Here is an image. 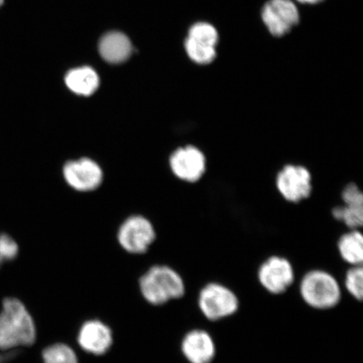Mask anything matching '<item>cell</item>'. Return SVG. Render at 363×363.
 <instances>
[{
  "label": "cell",
  "mask_w": 363,
  "mask_h": 363,
  "mask_svg": "<svg viewBox=\"0 0 363 363\" xmlns=\"http://www.w3.org/2000/svg\"><path fill=\"white\" fill-rule=\"evenodd\" d=\"M38 338V325L26 303L17 296L4 297L0 307V352L30 348Z\"/></svg>",
  "instance_id": "cell-1"
},
{
  "label": "cell",
  "mask_w": 363,
  "mask_h": 363,
  "mask_svg": "<svg viewBox=\"0 0 363 363\" xmlns=\"http://www.w3.org/2000/svg\"><path fill=\"white\" fill-rule=\"evenodd\" d=\"M139 291L152 306H162L183 298L186 285L179 272L169 265H153L140 277Z\"/></svg>",
  "instance_id": "cell-2"
},
{
  "label": "cell",
  "mask_w": 363,
  "mask_h": 363,
  "mask_svg": "<svg viewBox=\"0 0 363 363\" xmlns=\"http://www.w3.org/2000/svg\"><path fill=\"white\" fill-rule=\"evenodd\" d=\"M298 290L303 301L315 310H331L342 301V286L333 274L323 269L307 272Z\"/></svg>",
  "instance_id": "cell-3"
},
{
  "label": "cell",
  "mask_w": 363,
  "mask_h": 363,
  "mask_svg": "<svg viewBox=\"0 0 363 363\" xmlns=\"http://www.w3.org/2000/svg\"><path fill=\"white\" fill-rule=\"evenodd\" d=\"M201 314L210 321H219L233 316L239 311V298L227 286L211 282L204 285L198 295Z\"/></svg>",
  "instance_id": "cell-4"
},
{
  "label": "cell",
  "mask_w": 363,
  "mask_h": 363,
  "mask_svg": "<svg viewBox=\"0 0 363 363\" xmlns=\"http://www.w3.org/2000/svg\"><path fill=\"white\" fill-rule=\"evenodd\" d=\"M155 227L147 217L133 215L122 222L117 233L118 243L126 252L143 255L155 242Z\"/></svg>",
  "instance_id": "cell-5"
},
{
  "label": "cell",
  "mask_w": 363,
  "mask_h": 363,
  "mask_svg": "<svg viewBox=\"0 0 363 363\" xmlns=\"http://www.w3.org/2000/svg\"><path fill=\"white\" fill-rule=\"evenodd\" d=\"M276 189L289 203L306 201L313 191V178L308 167L299 164L284 165L277 174Z\"/></svg>",
  "instance_id": "cell-6"
},
{
  "label": "cell",
  "mask_w": 363,
  "mask_h": 363,
  "mask_svg": "<svg viewBox=\"0 0 363 363\" xmlns=\"http://www.w3.org/2000/svg\"><path fill=\"white\" fill-rule=\"evenodd\" d=\"M62 176L71 189L80 193L94 191L104 181L101 166L87 157L66 162L62 167Z\"/></svg>",
  "instance_id": "cell-7"
},
{
  "label": "cell",
  "mask_w": 363,
  "mask_h": 363,
  "mask_svg": "<svg viewBox=\"0 0 363 363\" xmlns=\"http://www.w3.org/2000/svg\"><path fill=\"white\" fill-rule=\"evenodd\" d=\"M170 170L177 179L195 184L203 179L207 170V158L202 150L194 145H185L171 153Z\"/></svg>",
  "instance_id": "cell-8"
},
{
  "label": "cell",
  "mask_w": 363,
  "mask_h": 363,
  "mask_svg": "<svg viewBox=\"0 0 363 363\" xmlns=\"http://www.w3.org/2000/svg\"><path fill=\"white\" fill-rule=\"evenodd\" d=\"M258 282L267 293L283 294L294 284L295 272L288 258L274 255L261 263L257 270Z\"/></svg>",
  "instance_id": "cell-9"
},
{
  "label": "cell",
  "mask_w": 363,
  "mask_h": 363,
  "mask_svg": "<svg viewBox=\"0 0 363 363\" xmlns=\"http://www.w3.org/2000/svg\"><path fill=\"white\" fill-rule=\"evenodd\" d=\"M262 19L271 35L282 38L298 24L301 16L291 0H269L262 8Z\"/></svg>",
  "instance_id": "cell-10"
},
{
  "label": "cell",
  "mask_w": 363,
  "mask_h": 363,
  "mask_svg": "<svg viewBox=\"0 0 363 363\" xmlns=\"http://www.w3.org/2000/svg\"><path fill=\"white\" fill-rule=\"evenodd\" d=\"M77 343L89 355L101 357L111 350L113 344V333L110 325L99 319L84 322L77 333Z\"/></svg>",
  "instance_id": "cell-11"
},
{
  "label": "cell",
  "mask_w": 363,
  "mask_h": 363,
  "mask_svg": "<svg viewBox=\"0 0 363 363\" xmlns=\"http://www.w3.org/2000/svg\"><path fill=\"white\" fill-rule=\"evenodd\" d=\"M181 352L189 363H212L216 357V344L203 329L188 331L181 340Z\"/></svg>",
  "instance_id": "cell-12"
},
{
  "label": "cell",
  "mask_w": 363,
  "mask_h": 363,
  "mask_svg": "<svg viewBox=\"0 0 363 363\" xmlns=\"http://www.w3.org/2000/svg\"><path fill=\"white\" fill-rule=\"evenodd\" d=\"M99 49L104 60L113 65H118L130 57L133 52V45L125 34L112 31L103 36Z\"/></svg>",
  "instance_id": "cell-13"
},
{
  "label": "cell",
  "mask_w": 363,
  "mask_h": 363,
  "mask_svg": "<svg viewBox=\"0 0 363 363\" xmlns=\"http://www.w3.org/2000/svg\"><path fill=\"white\" fill-rule=\"evenodd\" d=\"M65 84L72 93L88 97L96 92L99 89V78L93 68L83 67L68 72Z\"/></svg>",
  "instance_id": "cell-14"
},
{
  "label": "cell",
  "mask_w": 363,
  "mask_h": 363,
  "mask_svg": "<svg viewBox=\"0 0 363 363\" xmlns=\"http://www.w3.org/2000/svg\"><path fill=\"white\" fill-rule=\"evenodd\" d=\"M337 250L342 259L351 266H362L363 237L359 229H352L340 235Z\"/></svg>",
  "instance_id": "cell-15"
},
{
  "label": "cell",
  "mask_w": 363,
  "mask_h": 363,
  "mask_svg": "<svg viewBox=\"0 0 363 363\" xmlns=\"http://www.w3.org/2000/svg\"><path fill=\"white\" fill-rule=\"evenodd\" d=\"M331 214L349 230L360 229L363 222V202H343L342 206L333 208Z\"/></svg>",
  "instance_id": "cell-16"
},
{
  "label": "cell",
  "mask_w": 363,
  "mask_h": 363,
  "mask_svg": "<svg viewBox=\"0 0 363 363\" xmlns=\"http://www.w3.org/2000/svg\"><path fill=\"white\" fill-rule=\"evenodd\" d=\"M43 363H79V356L70 345L56 342L44 347Z\"/></svg>",
  "instance_id": "cell-17"
},
{
  "label": "cell",
  "mask_w": 363,
  "mask_h": 363,
  "mask_svg": "<svg viewBox=\"0 0 363 363\" xmlns=\"http://www.w3.org/2000/svg\"><path fill=\"white\" fill-rule=\"evenodd\" d=\"M185 51L191 60L199 65H208L216 60V48L211 47L187 38L185 40Z\"/></svg>",
  "instance_id": "cell-18"
},
{
  "label": "cell",
  "mask_w": 363,
  "mask_h": 363,
  "mask_svg": "<svg viewBox=\"0 0 363 363\" xmlns=\"http://www.w3.org/2000/svg\"><path fill=\"white\" fill-rule=\"evenodd\" d=\"M188 38L199 43L216 48L219 43V33L216 27L210 23L198 22L190 27Z\"/></svg>",
  "instance_id": "cell-19"
},
{
  "label": "cell",
  "mask_w": 363,
  "mask_h": 363,
  "mask_svg": "<svg viewBox=\"0 0 363 363\" xmlns=\"http://www.w3.org/2000/svg\"><path fill=\"white\" fill-rule=\"evenodd\" d=\"M344 287L347 292L356 301H362L363 298L362 266H351L345 274Z\"/></svg>",
  "instance_id": "cell-20"
},
{
  "label": "cell",
  "mask_w": 363,
  "mask_h": 363,
  "mask_svg": "<svg viewBox=\"0 0 363 363\" xmlns=\"http://www.w3.org/2000/svg\"><path fill=\"white\" fill-rule=\"evenodd\" d=\"M20 247L15 240L7 234L0 235V267L11 262L19 255Z\"/></svg>",
  "instance_id": "cell-21"
},
{
  "label": "cell",
  "mask_w": 363,
  "mask_h": 363,
  "mask_svg": "<svg viewBox=\"0 0 363 363\" xmlns=\"http://www.w3.org/2000/svg\"><path fill=\"white\" fill-rule=\"evenodd\" d=\"M297 1L301 4H317L323 1V0H297Z\"/></svg>",
  "instance_id": "cell-22"
},
{
  "label": "cell",
  "mask_w": 363,
  "mask_h": 363,
  "mask_svg": "<svg viewBox=\"0 0 363 363\" xmlns=\"http://www.w3.org/2000/svg\"><path fill=\"white\" fill-rule=\"evenodd\" d=\"M4 0H0V8L3 6Z\"/></svg>",
  "instance_id": "cell-23"
}]
</instances>
